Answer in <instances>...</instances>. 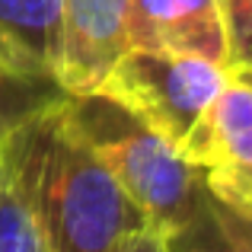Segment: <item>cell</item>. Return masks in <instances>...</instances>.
Listing matches in <instances>:
<instances>
[{"mask_svg": "<svg viewBox=\"0 0 252 252\" xmlns=\"http://www.w3.org/2000/svg\"><path fill=\"white\" fill-rule=\"evenodd\" d=\"M35 208L51 252H112L125 236L154 227L141 204L67 122L64 105L42 118Z\"/></svg>", "mask_w": 252, "mask_h": 252, "instance_id": "6da1fadb", "label": "cell"}, {"mask_svg": "<svg viewBox=\"0 0 252 252\" xmlns=\"http://www.w3.org/2000/svg\"><path fill=\"white\" fill-rule=\"evenodd\" d=\"M64 115L157 230H176L211 198L204 172L109 96L77 93Z\"/></svg>", "mask_w": 252, "mask_h": 252, "instance_id": "7a4b0ae2", "label": "cell"}, {"mask_svg": "<svg viewBox=\"0 0 252 252\" xmlns=\"http://www.w3.org/2000/svg\"><path fill=\"white\" fill-rule=\"evenodd\" d=\"M227 77V64L198 55L128 48L93 93L128 109L189 160Z\"/></svg>", "mask_w": 252, "mask_h": 252, "instance_id": "3957f363", "label": "cell"}, {"mask_svg": "<svg viewBox=\"0 0 252 252\" xmlns=\"http://www.w3.org/2000/svg\"><path fill=\"white\" fill-rule=\"evenodd\" d=\"M189 163L204 172L217 201L252 208V67H230Z\"/></svg>", "mask_w": 252, "mask_h": 252, "instance_id": "277c9868", "label": "cell"}, {"mask_svg": "<svg viewBox=\"0 0 252 252\" xmlns=\"http://www.w3.org/2000/svg\"><path fill=\"white\" fill-rule=\"evenodd\" d=\"M131 0H64L61 83L70 96L93 93L131 48Z\"/></svg>", "mask_w": 252, "mask_h": 252, "instance_id": "5b68a950", "label": "cell"}, {"mask_svg": "<svg viewBox=\"0 0 252 252\" xmlns=\"http://www.w3.org/2000/svg\"><path fill=\"white\" fill-rule=\"evenodd\" d=\"M131 48L198 55L227 64V29L220 0H131Z\"/></svg>", "mask_w": 252, "mask_h": 252, "instance_id": "8992f818", "label": "cell"}, {"mask_svg": "<svg viewBox=\"0 0 252 252\" xmlns=\"http://www.w3.org/2000/svg\"><path fill=\"white\" fill-rule=\"evenodd\" d=\"M38 144L42 118L6 134L0 166V252H51L35 208Z\"/></svg>", "mask_w": 252, "mask_h": 252, "instance_id": "52a82bcc", "label": "cell"}, {"mask_svg": "<svg viewBox=\"0 0 252 252\" xmlns=\"http://www.w3.org/2000/svg\"><path fill=\"white\" fill-rule=\"evenodd\" d=\"M70 99L61 77L0 32V134L51 115Z\"/></svg>", "mask_w": 252, "mask_h": 252, "instance_id": "ba28073f", "label": "cell"}, {"mask_svg": "<svg viewBox=\"0 0 252 252\" xmlns=\"http://www.w3.org/2000/svg\"><path fill=\"white\" fill-rule=\"evenodd\" d=\"M0 32L55 74L61 70L64 0H0Z\"/></svg>", "mask_w": 252, "mask_h": 252, "instance_id": "9c48e42d", "label": "cell"}, {"mask_svg": "<svg viewBox=\"0 0 252 252\" xmlns=\"http://www.w3.org/2000/svg\"><path fill=\"white\" fill-rule=\"evenodd\" d=\"M166 252H249L230 233L223 217L217 214L214 201H204L185 223L166 230Z\"/></svg>", "mask_w": 252, "mask_h": 252, "instance_id": "30bf717a", "label": "cell"}, {"mask_svg": "<svg viewBox=\"0 0 252 252\" xmlns=\"http://www.w3.org/2000/svg\"><path fill=\"white\" fill-rule=\"evenodd\" d=\"M230 67H252V0H220Z\"/></svg>", "mask_w": 252, "mask_h": 252, "instance_id": "8fae6325", "label": "cell"}, {"mask_svg": "<svg viewBox=\"0 0 252 252\" xmlns=\"http://www.w3.org/2000/svg\"><path fill=\"white\" fill-rule=\"evenodd\" d=\"M211 201H214L217 214L223 217V223L230 227V233H233L236 240H240L243 246L252 252V208H236V204H223V201H217L214 195H211Z\"/></svg>", "mask_w": 252, "mask_h": 252, "instance_id": "7c38bea8", "label": "cell"}, {"mask_svg": "<svg viewBox=\"0 0 252 252\" xmlns=\"http://www.w3.org/2000/svg\"><path fill=\"white\" fill-rule=\"evenodd\" d=\"M112 252H166V233L157 227L137 230V233L125 236Z\"/></svg>", "mask_w": 252, "mask_h": 252, "instance_id": "4fadbf2b", "label": "cell"}, {"mask_svg": "<svg viewBox=\"0 0 252 252\" xmlns=\"http://www.w3.org/2000/svg\"><path fill=\"white\" fill-rule=\"evenodd\" d=\"M3 144H6V134H0V166H3Z\"/></svg>", "mask_w": 252, "mask_h": 252, "instance_id": "5bb4252c", "label": "cell"}]
</instances>
